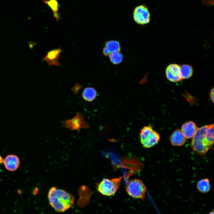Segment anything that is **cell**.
Listing matches in <instances>:
<instances>
[{
    "mask_svg": "<svg viewBox=\"0 0 214 214\" xmlns=\"http://www.w3.org/2000/svg\"><path fill=\"white\" fill-rule=\"evenodd\" d=\"M214 127L204 126L198 128L192 138L191 147L195 153L201 156L206 155L212 149L214 142Z\"/></svg>",
    "mask_w": 214,
    "mask_h": 214,
    "instance_id": "obj_1",
    "label": "cell"
},
{
    "mask_svg": "<svg viewBox=\"0 0 214 214\" xmlns=\"http://www.w3.org/2000/svg\"><path fill=\"white\" fill-rule=\"evenodd\" d=\"M48 198L50 205L59 213L69 209L74 203V197L71 193L55 187L49 189Z\"/></svg>",
    "mask_w": 214,
    "mask_h": 214,
    "instance_id": "obj_2",
    "label": "cell"
},
{
    "mask_svg": "<svg viewBox=\"0 0 214 214\" xmlns=\"http://www.w3.org/2000/svg\"><path fill=\"white\" fill-rule=\"evenodd\" d=\"M140 136L141 143L146 148L151 147L157 144L160 139L159 134L153 130L150 125L142 128Z\"/></svg>",
    "mask_w": 214,
    "mask_h": 214,
    "instance_id": "obj_3",
    "label": "cell"
},
{
    "mask_svg": "<svg viewBox=\"0 0 214 214\" xmlns=\"http://www.w3.org/2000/svg\"><path fill=\"white\" fill-rule=\"evenodd\" d=\"M122 177L103 179L97 184V190L105 196H110L114 195L119 189Z\"/></svg>",
    "mask_w": 214,
    "mask_h": 214,
    "instance_id": "obj_4",
    "label": "cell"
},
{
    "mask_svg": "<svg viewBox=\"0 0 214 214\" xmlns=\"http://www.w3.org/2000/svg\"><path fill=\"white\" fill-rule=\"evenodd\" d=\"M126 190L130 196L143 200L145 198L146 187L143 181L139 179L129 180L127 183Z\"/></svg>",
    "mask_w": 214,
    "mask_h": 214,
    "instance_id": "obj_5",
    "label": "cell"
},
{
    "mask_svg": "<svg viewBox=\"0 0 214 214\" xmlns=\"http://www.w3.org/2000/svg\"><path fill=\"white\" fill-rule=\"evenodd\" d=\"M133 17L137 23L144 25L149 23L150 20V15L147 6L144 4L136 6L134 9Z\"/></svg>",
    "mask_w": 214,
    "mask_h": 214,
    "instance_id": "obj_6",
    "label": "cell"
},
{
    "mask_svg": "<svg viewBox=\"0 0 214 214\" xmlns=\"http://www.w3.org/2000/svg\"><path fill=\"white\" fill-rule=\"evenodd\" d=\"M64 125L67 128L72 130L79 131L81 128H86L89 126L84 120L83 114L76 112L75 115L73 118L62 122Z\"/></svg>",
    "mask_w": 214,
    "mask_h": 214,
    "instance_id": "obj_7",
    "label": "cell"
},
{
    "mask_svg": "<svg viewBox=\"0 0 214 214\" xmlns=\"http://www.w3.org/2000/svg\"><path fill=\"white\" fill-rule=\"evenodd\" d=\"M180 66L176 64L169 65L166 70V74L170 81L175 82L182 80L180 76Z\"/></svg>",
    "mask_w": 214,
    "mask_h": 214,
    "instance_id": "obj_8",
    "label": "cell"
},
{
    "mask_svg": "<svg viewBox=\"0 0 214 214\" xmlns=\"http://www.w3.org/2000/svg\"><path fill=\"white\" fill-rule=\"evenodd\" d=\"M6 169L10 171H14L18 168L20 164L18 157L14 155H7L3 162Z\"/></svg>",
    "mask_w": 214,
    "mask_h": 214,
    "instance_id": "obj_9",
    "label": "cell"
},
{
    "mask_svg": "<svg viewBox=\"0 0 214 214\" xmlns=\"http://www.w3.org/2000/svg\"><path fill=\"white\" fill-rule=\"evenodd\" d=\"M198 129L195 123L189 121L182 125L181 130L186 139L192 138Z\"/></svg>",
    "mask_w": 214,
    "mask_h": 214,
    "instance_id": "obj_10",
    "label": "cell"
},
{
    "mask_svg": "<svg viewBox=\"0 0 214 214\" xmlns=\"http://www.w3.org/2000/svg\"><path fill=\"white\" fill-rule=\"evenodd\" d=\"M186 139L181 130L177 129L174 131L170 137L171 144L175 146H180L185 143Z\"/></svg>",
    "mask_w": 214,
    "mask_h": 214,
    "instance_id": "obj_11",
    "label": "cell"
},
{
    "mask_svg": "<svg viewBox=\"0 0 214 214\" xmlns=\"http://www.w3.org/2000/svg\"><path fill=\"white\" fill-rule=\"evenodd\" d=\"M97 94V92L94 88L92 87H87L84 90L82 95L84 100L90 102L95 99Z\"/></svg>",
    "mask_w": 214,
    "mask_h": 214,
    "instance_id": "obj_12",
    "label": "cell"
},
{
    "mask_svg": "<svg viewBox=\"0 0 214 214\" xmlns=\"http://www.w3.org/2000/svg\"><path fill=\"white\" fill-rule=\"evenodd\" d=\"M43 2L47 4L51 8L54 17L57 21H59L61 19V15L58 12L59 5L57 0H44Z\"/></svg>",
    "mask_w": 214,
    "mask_h": 214,
    "instance_id": "obj_13",
    "label": "cell"
},
{
    "mask_svg": "<svg viewBox=\"0 0 214 214\" xmlns=\"http://www.w3.org/2000/svg\"><path fill=\"white\" fill-rule=\"evenodd\" d=\"M193 73V68L188 64H184L180 66V76L182 80L188 79L191 77Z\"/></svg>",
    "mask_w": 214,
    "mask_h": 214,
    "instance_id": "obj_14",
    "label": "cell"
},
{
    "mask_svg": "<svg viewBox=\"0 0 214 214\" xmlns=\"http://www.w3.org/2000/svg\"><path fill=\"white\" fill-rule=\"evenodd\" d=\"M197 187L198 190L203 193H207L210 189V184L208 179H201L197 182Z\"/></svg>",
    "mask_w": 214,
    "mask_h": 214,
    "instance_id": "obj_15",
    "label": "cell"
},
{
    "mask_svg": "<svg viewBox=\"0 0 214 214\" xmlns=\"http://www.w3.org/2000/svg\"><path fill=\"white\" fill-rule=\"evenodd\" d=\"M62 49L60 48L51 50L48 51L45 57L42 59V61L48 62L55 59H59Z\"/></svg>",
    "mask_w": 214,
    "mask_h": 214,
    "instance_id": "obj_16",
    "label": "cell"
},
{
    "mask_svg": "<svg viewBox=\"0 0 214 214\" xmlns=\"http://www.w3.org/2000/svg\"><path fill=\"white\" fill-rule=\"evenodd\" d=\"M105 47L110 53L119 51L121 46L119 42L115 40H110L106 41L105 44Z\"/></svg>",
    "mask_w": 214,
    "mask_h": 214,
    "instance_id": "obj_17",
    "label": "cell"
},
{
    "mask_svg": "<svg viewBox=\"0 0 214 214\" xmlns=\"http://www.w3.org/2000/svg\"><path fill=\"white\" fill-rule=\"evenodd\" d=\"M109 56L110 61L114 64H120L123 59V55L119 51L111 53Z\"/></svg>",
    "mask_w": 214,
    "mask_h": 214,
    "instance_id": "obj_18",
    "label": "cell"
},
{
    "mask_svg": "<svg viewBox=\"0 0 214 214\" xmlns=\"http://www.w3.org/2000/svg\"><path fill=\"white\" fill-rule=\"evenodd\" d=\"M58 60V59H55L48 61L47 63L48 65L49 66L51 65L60 66L61 65V64L59 62Z\"/></svg>",
    "mask_w": 214,
    "mask_h": 214,
    "instance_id": "obj_19",
    "label": "cell"
},
{
    "mask_svg": "<svg viewBox=\"0 0 214 214\" xmlns=\"http://www.w3.org/2000/svg\"><path fill=\"white\" fill-rule=\"evenodd\" d=\"M81 87V86L78 83H76L75 86L72 88V89H73L72 91L74 93L76 94Z\"/></svg>",
    "mask_w": 214,
    "mask_h": 214,
    "instance_id": "obj_20",
    "label": "cell"
},
{
    "mask_svg": "<svg viewBox=\"0 0 214 214\" xmlns=\"http://www.w3.org/2000/svg\"><path fill=\"white\" fill-rule=\"evenodd\" d=\"M103 55L106 56H108L110 54V52L105 46L103 48Z\"/></svg>",
    "mask_w": 214,
    "mask_h": 214,
    "instance_id": "obj_21",
    "label": "cell"
},
{
    "mask_svg": "<svg viewBox=\"0 0 214 214\" xmlns=\"http://www.w3.org/2000/svg\"><path fill=\"white\" fill-rule=\"evenodd\" d=\"M214 88H213L211 90L210 92V97L211 98V99L213 102V103H214Z\"/></svg>",
    "mask_w": 214,
    "mask_h": 214,
    "instance_id": "obj_22",
    "label": "cell"
},
{
    "mask_svg": "<svg viewBox=\"0 0 214 214\" xmlns=\"http://www.w3.org/2000/svg\"><path fill=\"white\" fill-rule=\"evenodd\" d=\"M4 160L3 158L0 155V164L3 162Z\"/></svg>",
    "mask_w": 214,
    "mask_h": 214,
    "instance_id": "obj_23",
    "label": "cell"
},
{
    "mask_svg": "<svg viewBox=\"0 0 214 214\" xmlns=\"http://www.w3.org/2000/svg\"><path fill=\"white\" fill-rule=\"evenodd\" d=\"M209 214H214V211H213L210 212Z\"/></svg>",
    "mask_w": 214,
    "mask_h": 214,
    "instance_id": "obj_24",
    "label": "cell"
}]
</instances>
